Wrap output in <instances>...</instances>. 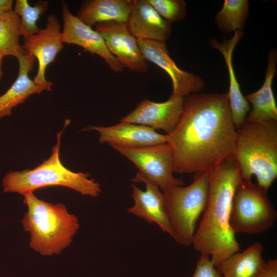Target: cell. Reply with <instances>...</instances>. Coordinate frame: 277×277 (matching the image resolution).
Wrapping results in <instances>:
<instances>
[{
  "mask_svg": "<svg viewBox=\"0 0 277 277\" xmlns=\"http://www.w3.org/2000/svg\"><path fill=\"white\" fill-rule=\"evenodd\" d=\"M24 50L38 61V69L33 81L51 89L53 83L45 78L46 69L64 47L61 26L56 17L50 14L46 27L36 34L24 38Z\"/></svg>",
  "mask_w": 277,
  "mask_h": 277,
  "instance_id": "cell-11",
  "label": "cell"
},
{
  "mask_svg": "<svg viewBox=\"0 0 277 277\" xmlns=\"http://www.w3.org/2000/svg\"><path fill=\"white\" fill-rule=\"evenodd\" d=\"M48 2L39 1L33 6L27 0H17L13 11L20 17L24 38L37 33L40 29L36 25L40 16L48 9Z\"/></svg>",
  "mask_w": 277,
  "mask_h": 277,
  "instance_id": "cell-24",
  "label": "cell"
},
{
  "mask_svg": "<svg viewBox=\"0 0 277 277\" xmlns=\"http://www.w3.org/2000/svg\"><path fill=\"white\" fill-rule=\"evenodd\" d=\"M157 13L170 23L183 19L186 4L183 0H147Z\"/></svg>",
  "mask_w": 277,
  "mask_h": 277,
  "instance_id": "cell-25",
  "label": "cell"
},
{
  "mask_svg": "<svg viewBox=\"0 0 277 277\" xmlns=\"http://www.w3.org/2000/svg\"><path fill=\"white\" fill-rule=\"evenodd\" d=\"M131 0H90L84 2L76 16L91 27L100 23H127Z\"/></svg>",
  "mask_w": 277,
  "mask_h": 277,
  "instance_id": "cell-20",
  "label": "cell"
},
{
  "mask_svg": "<svg viewBox=\"0 0 277 277\" xmlns=\"http://www.w3.org/2000/svg\"><path fill=\"white\" fill-rule=\"evenodd\" d=\"M259 277H277V259L266 262Z\"/></svg>",
  "mask_w": 277,
  "mask_h": 277,
  "instance_id": "cell-27",
  "label": "cell"
},
{
  "mask_svg": "<svg viewBox=\"0 0 277 277\" xmlns=\"http://www.w3.org/2000/svg\"><path fill=\"white\" fill-rule=\"evenodd\" d=\"M93 130L100 135L99 142L109 145L140 147L167 143L169 136L144 125L120 122L110 126H90L85 130Z\"/></svg>",
  "mask_w": 277,
  "mask_h": 277,
  "instance_id": "cell-15",
  "label": "cell"
},
{
  "mask_svg": "<svg viewBox=\"0 0 277 277\" xmlns=\"http://www.w3.org/2000/svg\"><path fill=\"white\" fill-rule=\"evenodd\" d=\"M13 4L12 0H0V13L13 11Z\"/></svg>",
  "mask_w": 277,
  "mask_h": 277,
  "instance_id": "cell-28",
  "label": "cell"
},
{
  "mask_svg": "<svg viewBox=\"0 0 277 277\" xmlns=\"http://www.w3.org/2000/svg\"><path fill=\"white\" fill-rule=\"evenodd\" d=\"M69 123L66 121L64 128L57 133V142L47 160L33 169L10 170L5 175L2 182L5 192L24 195L46 187L61 186L73 189L82 195L95 197L100 195V184L94 179H89L88 173L73 172L64 166L61 161V135Z\"/></svg>",
  "mask_w": 277,
  "mask_h": 277,
  "instance_id": "cell-5",
  "label": "cell"
},
{
  "mask_svg": "<svg viewBox=\"0 0 277 277\" xmlns=\"http://www.w3.org/2000/svg\"><path fill=\"white\" fill-rule=\"evenodd\" d=\"M192 277H222L212 262L209 255L201 253Z\"/></svg>",
  "mask_w": 277,
  "mask_h": 277,
  "instance_id": "cell-26",
  "label": "cell"
},
{
  "mask_svg": "<svg viewBox=\"0 0 277 277\" xmlns=\"http://www.w3.org/2000/svg\"><path fill=\"white\" fill-rule=\"evenodd\" d=\"M62 5L64 44L79 46L85 51L103 58L113 72H122L125 68L109 51L100 34L72 14L66 3L62 2Z\"/></svg>",
  "mask_w": 277,
  "mask_h": 277,
  "instance_id": "cell-12",
  "label": "cell"
},
{
  "mask_svg": "<svg viewBox=\"0 0 277 277\" xmlns=\"http://www.w3.org/2000/svg\"><path fill=\"white\" fill-rule=\"evenodd\" d=\"M276 217L267 190L251 181L241 179L234 193L230 216L234 233H262L274 225Z\"/></svg>",
  "mask_w": 277,
  "mask_h": 277,
  "instance_id": "cell-7",
  "label": "cell"
},
{
  "mask_svg": "<svg viewBox=\"0 0 277 277\" xmlns=\"http://www.w3.org/2000/svg\"><path fill=\"white\" fill-rule=\"evenodd\" d=\"M23 195L28 210L22 223L30 233V247L44 256L60 254L70 245L79 229L77 217L62 203L46 202L33 192Z\"/></svg>",
  "mask_w": 277,
  "mask_h": 277,
  "instance_id": "cell-4",
  "label": "cell"
},
{
  "mask_svg": "<svg viewBox=\"0 0 277 277\" xmlns=\"http://www.w3.org/2000/svg\"><path fill=\"white\" fill-rule=\"evenodd\" d=\"M140 50L145 58L165 70L172 83L171 95L186 97L200 93L205 83L200 76L181 69L170 57L166 42L137 38Z\"/></svg>",
  "mask_w": 277,
  "mask_h": 277,
  "instance_id": "cell-9",
  "label": "cell"
},
{
  "mask_svg": "<svg viewBox=\"0 0 277 277\" xmlns=\"http://www.w3.org/2000/svg\"><path fill=\"white\" fill-rule=\"evenodd\" d=\"M263 245L255 242L242 252L233 253L216 268L222 277H259L265 261Z\"/></svg>",
  "mask_w": 277,
  "mask_h": 277,
  "instance_id": "cell-21",
  "label": "cell"
},
{
  "mask_svg": "<svg viewBox=\"0 0 277 277\" xmlns=\"http://www.w3.org/2000/svg\"><path fill=\"white\" fill-rule=\"evenodd\" d=\"M236 133L227 93H192L185 97L181 117L168 135L173 172L208 171L230 159Z\"/></svg>",
  "mask_w": 277,
  "mask_h": 277,
  "instance_id": "cell-1",
  "label": "cell"
},
{
  "mask_svg": "<svg viewBox=\"0 0 277 277\" xmlns=\"http://www.w3.org/2000/svg\"><path fill=\"white\" fill-rule=\"evenodd\" d=\"M131 11L127 25L137 39L166 42L172 32L171 24L163 18L147 0H131Z\"/></svg>",
  "mask_w": 277,
  "mask_h": 277,
  "instance_id": "cell-16",
  "label": "cell"
},
{
  "mask_svg": "<svg viewBox=\"0 0 277 277\" xmlns=\"http://www.w3.org/2000/svg\"><path fill=\"white\" fill-rule=\"evenodd\" d=\"M22 36L20 17L13 11L0 13V53L4 57L26 53L19 44Z\"/></svg>",
  "mask_w": 277,
  "mask_h": 277,
  "instance_id": "cell-22",
  "label": "cell"
},
{
  "mask_svg": "<svg viewBox=\"0 0 277 277\" xmlns=\"http://www.w3.org/2000/svg\"><path fill=\"white\" fill-rule=\"evenodd\" d=\"M131 181L143 182L146 189L142 190L135 185H132L134 205L127 210V212L147 222L156 224L163 231L172 238L173 232L164 196L159 187L139 172Z\"/></svg>",
  "mask_w": 277,
  "mask_h": 277,
  "instance_id": "cell-14",
  "label": "cell"
},
{
  "mask_svg": "<svg viewBox=\"0 0 277 277\" xmlns=\"http://www.w3.org/2000/svg\"><path fill=\"white\" fill-rule=\"evenodd\" d=\"M276 51L271 49L268 56L265 81L258 91L244 96L252 107L246 119L250 121H277V107L272 90V82L276 73Z\"/></svg>",
  "mask_w": 277,
  "mask_h": 277,
  "instance_id": "cell-19",
  "label": "cell"
},
{
  "mask_svg": "<svg viewBox=\"0 0 277 277\" xmlns=\"http://www.w3.org/2000/svg\"><path fill=\"white\" fill-rule=\"evenodd\" d=\"M109 51L124 68L146 72L149 65L138 45L137 38L130 32L127 23L107 22L95 25Z\"/></svg>",
  "mask_w": 277,
  "mask_h": 277,
  "instance_id": "cell-10",
  "label": "cell"
},
{
  "mask_svg": "<svg viewBox=\"0 0 277 277\" xmlns=\"http://www.w3.org/2000/svg\"><path fill=\"white\" fill-rule=\"evenodd\" d=\"M243 36V31H236L231 38L224 39L222 43L214 38L209 41L210 45L222 53L227 67L229 77L227 93L229 106L232 121L236 129L244 122L250 110V104L242 94L232 64L234 49Z\"/></svg>",
  "mask_w": 277,
  "mask_h": 277,
  "instance_id": "cell-17",
  "label": "cell"
},
{
  "mask_svg": "<svg viewBox=\"0 0 277 277\" xmlns=\"http://www.w3.org/2000/svg\"><path fill=\"white\" fill-rule=\"evenodd\" d=\"M233 157L242 180L251 181L268 191L277 177V121L246 118L236 129Z\"/></svg>",
  "mask_w": 277,
  "mask_h": 277,
  "instance_id": "cell-3",
  "label": "cell"
},
{
  "mask_svg": "<svg viewBox=\"0 0 277 277\" xmlns=\"http://www.w3.org/2000/svg\"><path fill=\"white\" fill-rule=\"evenodd\" d=\"M209 171L196 173L187 186H173L162 190L172 238L185 246L192 245L197 221L206 207Z\"/></svg>",
  "mask_w": 277,
  "mask_h": 277,
  "instance_id": "cell-6",
  "label": "cell"
},
{
  "mask_svg": "<svg viewBox=\"0 0 277 277\" xmlns=\"http://www.w3.org/2000/svg\"><path fill=\"white\" fill-rule=\"evenodd\" d=\"M3 56L2 55V54L0 53V81L1 80L3 76Z\"/></svg>",
  "mask_w": 277,
  "mask_h": 277,
  "instance_id": "cell-29",
  "label": "cell"
},
{
  "mask_svg": "<svg viewBox=\"0 0 277 277\" xmlns=\"http://www.w3.org/2000/svg\"><path fill=\"white\" fill-rule=\"evenodd\" d=\"M184 97L171 95L163 103L148 99L141 101L136 108L122 117L120 122L144 125L161 129L167 135L174 130L182 113Z\"/></svg>",
  "mask_w": 277,
  "mask_h": 277,
  "instance_id": "cell-13",
  "label": "cell"
},
{
  "mask_svg": "<svg viewBox=\"0 0 277 277\" xmlns=\"http://www.w3.org/2000/svg\"><path fill=\"white\" fill-rule=\"evenodd\" d=\"M17 59L19 65L17 77L8 90L0 96V118L10 116L12 109L24 103L30 95L52 90L36 84L29 78V73L33 67L35 57L26 52Z\"/></svg>",
  "mask_w": 277,
  "mask_h": 277,
  "instance_id": "cell-18",
  "label": "cell"
},
{
  "mask_svg": "<svg viewBox=\"0 0 277 277\" xmlns=\"http://www.w3.org/2000/svg\"><path fill=\"white\" fill-rule=\"evenodd\" d=\"M249 13L247 0H225L222 8L215 16V22L221 31L229 34L242 31Z\"/></svg>",
  "mask_w": 277,
  "mask_h": 277,
  "instance_id": "cell-23",
  "label": "cell"
},
{
  "mask_svg": "<svg viewBox=\"0 0 277 277\" xmlns=\"http://www.w3.org/2000/svg\"><path fill=\"white\" fill-rule=\"evenodd\" d=\"M241 180L239 166L233 156L209 171L207 203L192 245L201 253L210 255L215 267L240 250L230 216Z\"/></svg>",
  "mask_w": 277,
  "mask_h": 277,
  "instance_id": "cell-2",
  "label": "cell"
},
{
  "mask_svg": "<svg viewBox=\"0 0 277 277\" xmlns=\"http://www.w3.org/2000/svg\"><path fill=\"white\" fill-rule=\"evenodd\" d=\"M110 146L129 160L138 172L162 190L183 185L181 179L173 175L172 151L168 143L140 147Z\"/></svg>",
  "mask_w": 277,
  "mask_h": 277,
  "instance_id": "cell-8",
  "label": "cell"
}]
</instances>
